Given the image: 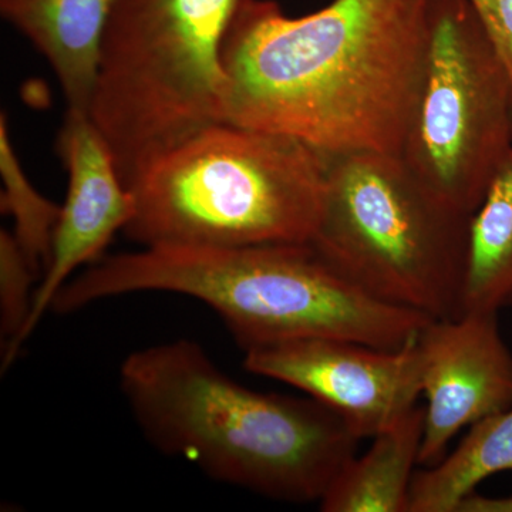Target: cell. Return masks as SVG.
Here are the masks:
<instances>
[{"mask_svg":"<svg viewBox=\"0 0 512 512\" xmlns=\"http://www.w3.org/2000/svg\"><path fill=\"white\" fill-rule=\"evenodd\" d=\"M512 471V407L471 424L456 450L414 474L409 512H457L478 485Z\"/></svg>","mask_w":512,"mask_h":512,"instance_id":"14","label":"cell"},{"mask_svg":"<svg viewBox=\"0 0 512 512\" xmlns=\"http://www.w3.org/2000/svg\"><path fill=\"white\" fill-rule=\"evenodd\" d=\"M39 276L26 258L13 232L0 231V335L3 340V366L6 370L16 360V346L28 323L35 301Z\"/></svg>","mask_w":512,"mask_h":512,"instance_id":"16","label":"cell"},{"mask_svg":"<svg viewBox=\"0 0 512 512\" xmlns=\"http://www.w3.org/2000/svg\"><path fill=\"white\" fill-rule=\"evenodd\" d=\"M512 150V82L468 0H429L426 67L402 157L471 215Z\"/></svg>","mask_w":512,"mask_h":512,"instance_id":"7","label":"cell"},{"mask_svg":"<svg viewBox=\"0 0 512 512\" xmlns=\"http://www.w3.org/2000/svg\"><path fill=\"white\" fill-rule=\"evenodd\" d=\"M120 389L161 453L275 500H322L360 441L325 404L242 386L188 339L130 353Z\"/></svg>","mask_w":512,"mask_h":512,"instance_id":"2","label":"cell"},{"mask_svg":"<svg viewBox=\"0 0 512 512\" xmlns=\"http://www.w3.org/2000/svg\"><path fill=\"white\" fill-rule=\"evenodd\" d=\"M0 177L3 183L0 211L13 217V235L37 274L42 276L52 252L62 207L43 197L26 177L10 141L5 113L0 116Z\"/></svg>","mask_w":512,"mask_h":512,"instance_id":"15","label":"cell"},{"mask_svg":"<svg viewBox=\"0 0 512 512\" xmlns=\"http://www.w3.org/2000/svg\"><path fill=\"white\" fill-rule=\"evenodd\" d=\"M313 247L369 295L433 319L461 315L468 222L394 154L325 156Z\"/></svg>","mask_w":512,"mask_h":512,"instance_id":"6","label":"cell"},{"mask_svg":"<svg viewBox=\"0 0 512 512\" xmlns=\"http://www.w3.org/2000/svg\"><path fill=\"white\" fill-rule=\"evenodd\" d=\"M457 512H512V495L493 498L474 493L460 504Z\"/></svg>","mask_w":512,"mask_h":512,"instance_id":"18","label":"cell"},{"mask_svg":"<svg viewBox=\"0 0 512 512\" xmlns=\"http://www.w3.org/2000/svg\"><path fill=\"white\" fill-rule=\"evenodd\" d=\"M417 335L396 350L339 339L292 340L248 350L244 366L301 390L340 414L360 440L372 439L417 406Z\"/></svg>","mask_w":512,"mask_h":512,"instance_id":"8","label":"cell"},{"mask_svg":"<svg viewBox=\"0 0 512 512\" xmlns=\"http://www.w3.org/2000/svg\"><path fill=\"white\" fill-rule=\"evenodd\" d=\"M427 43L429 0H332L299 18L245 0L222 47L227 123L323 156H402Z\"/></svg>","mask_w":512,"mask_h":512,"instance_id":"1","label":"cell"},{"mask_svg":"<svg viewBox=\"0 0 512 512\" xmlns=\"http://www.w3.org/2000/svg\"><path fill=\"white\" fill-rule=\"evenodd\" d=\"M503 57L512 82V0H468Z\"/></svg>","mask_w":512,"mask_h":512,"instance_id":"17","label":"cell"},{"mask_svg":"<svg viewBox=\"0 0 512 512\" xmlns=\"http://www.w3.org/2000/svg\"><path fill=\"white\" fill-rule=\"evenodd\" d=\"M245 0H114L90 117L124 185L185 140L227 121L222 47Z\"/></svg>","mask_w":512,"mask_h":512,"instance_id":"5","label":"cell"},{"mask_svg":"<svg viewBox=\"0 0 512 512\" xmlns=\"http://www.w3.org/2000/svg\"><path fill=\"white\" fill-rule=\"evenodd\" d=\"M326 158L295 138L218 123L147 165L127 185L124 232L143 245L251 247L309 242Z\"/></svg>","mask_w":512,"mask_h":512,"instance_id":"4","label":"cell"},{"mask_svg":"<svg viewBox=\"0 0 512 512\" xmlns=\"http://www.w3.org/2000/svg\"><path fill=\"white\" fill-rule=\"evenodd\" d=\"M512 306V150L468 222L461 313Z\"/></svg>","mask_w":512,"mask_h":512,"instance_id":"13","label":"cell"},{"mask_svg":"<svg viewBox=\"0 0 512 512\" xmlns=\"http://www.w3.org/2000/svg\"><path fill=\"white\" fill-rule=\"evenodd\" d=\"M57 151L69 174V188L16 357L74 272L99 261L114 234L124 231L134 215L133 195L90 114L67 109Z\"/></svg>","mask_w":512,"mask_h":512,"instance_id":"10","label":"cell"},{"mask_svg":"<svg viewBox=\"0 0 512 512\" xmlns=\"http://www.w3.org/2000/svg\"><path fill=\"white\" fill-rule=\"evenodd\" d=\"M138 292L178 293L205 303L245 352L302 339L349 340L396 350L433 319L369 295L311 241L251 247L154 245L106 256L70 279L50 311L69 315Z\"/></svg>","mask_w":512,"mask_h":512,"instance_id":"3","label":"cell"},{"mask_svg":"<svg viewBox=\"0 0 512 512\" xmlns=\"http://www.w3.org/2000/svg\"><path fill=\"white\" fill-rule=\"evenodd\" d=\"M497 315L431 319L417 335L421 394L427 397L421 466L443 460L464 427L512 407V353Z\"/></svg>","mask_w":512,"mask_h":512,"instance_id":"9","label":"cell"},{"mask_svg":"<svg viewBox=\"0 0 512 512\" xmlns=\"http://www.w3.org/2000/svg\"><path fill=\"white\" fill-rule=\"evenodd\" d=\"M114 0H0V15L42 53L67 109L90 114L101 42Z\"/></svg>","mask_w":512,"mask_h":512,"instance_id":"11","label":"cell"},{"mask_svg":"<svg viewBox=\"0 0 512 512\" xmlns=\"http://www.w3.org/2000/svg\"><path fill=\"white\" fill-rule=\"evenodd\" d=\"M426 409L416 406L373 436L362 457L345 464L323 495L325 512H409L414 467L419 464Z\"/></svg>","mask_w":512,"mask_h":512,"instance_id":"12","label":"cell"}]
</instances>
